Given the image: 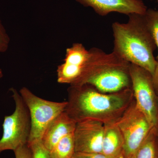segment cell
<instances>
[{
	"label": "cell",
	"mask_w": 158,
	"mask_h": 158,
	"mask_svg": "<svg viewBox=\"0 0 158 158\" xmlns=\"http://www.w3.org/2000/svg\"><path fill=\"white\" fill-rule=\"evenodd\" d=\"M144 15L158 50V9H148ZM156 59L158 61V54Z\"/></svg>",
	"instance_id": "obj_15"
},
{
	"label": "cell",
	"mask_w": 158,
	"mask_h": 158,
	"mask_svg": "<svg viewBox=\"0 0 158 158\" xmlns=\"http://www.w3.org/2000/svg\"><path fill=\"white\" fill-rule=\"evenodd\" d=\"M156 141L157 145L158 154V124L156 128Z\"/></svg>",
	"instance_id": "obj_21"
},
{
	"label": "cell",
	"mask_w": 158,
	"mask_h": 158,
	"mask_svg": "<svg viewBox=\"0 0 158 158\" xmlns=\"http://www.w3.org/2000/svg\"><path fill=\"white\" fill-rule=\"evenodd\" d=\"M72 158H107L101 153L75 152Z\"/></svg>",
	"instance_id": "obj_19"
},
{
	"label": "cell",
	"mask_w": 158,
	"mask_h": 158,
	"mask_svg": "<svg viewBox=\"0 0 158 158\" xmlns=\"http://www.w3.org/2000/svg\"><path fill=\"white\" fill-rule=\"evenodd\" d=\"M116 158H125V157L124 155H123V154H122L121 155H120L119 156H118V157Z\"/></svg>",
	"instance_id": "obj_23"
},
{
	"label": "cell",
	"mask_w": 158,
	"mask_h": 158,
	"mask_svg": "<svg viewBox=\"0 0 158 158\" xmlns=\"http://www.w3.org/2000/svg\"><path fill=\"white\" fill-rule=\"evenodd\" d=\"M128 17L127 23L116 22L112 24L113 52L130 64L146 69L152 75L158 62L154 56L157 47L144 14L134 13Z\"/></svg>",
	"instance_id": "obj_2"
},
{
	"label": "cell",
	"mask_w": 158,
	"mask_h": 158,
	"mask_svg": "<svg viewBox=\"0 0 158 158\" xmlns=\"http://www.w3.org/2000/svg\"><path fill=\"white\" fill-rule=\"evenodd\" d=\"M116 124L124 139L125 158L131 157L143 144L153 128L136 106L135 99Z\"/></svg>",
	"instance_id": "obj_7"
},
{
	"label": "cell",
	"mask_w": 158,
	"mask_h": 158,
	"mask_svg": "<svg viewBox=\"0 0 158 158\" xmlns=\"http://www.w3.org/2000/svg\"><path fill=\"white\" fill-rule=\"evenodd\" d=\"M157 105H158V97H157Z\"/></svg>",
	"instance_id": "obj_24"
},
{
	"label": "cell",
	"mask_w": 158,
	"mask_h": 158,
	"mask_svg": "<svg viewBox=\"0 0 158 158\" xmlns=\"http://www.w3.org/2000/svg\"><path fill=\"white\" fill-rule=\"evenodd\" d=\"M19 93L28 109L31 118V133L27 144L41 140L50 123L65 111L67 101L47 100L35 95L26 87L22 88Z\"/></svg>",
	"instance_id": "obj_4"
},
{
	"label": "cell",
	"mask_w": 158,
	"mask_h": 158,
	"mask_svg": "<svg viewBox=\"0 0 158 158\" xmlns=\"http://www.w3.org/2000/svg\"><path fill=\"white\" fill-rule=\"evenodd\" d=\"M3 76V73L2 70L0 69V79L2 78Z\"/></svg>",
	"instance_id": "obj_22"
},
{
	"label": "cell",
	"mask_w": 158,
	"mask_h": 158,
	"mask_svg": "<svg viewBox=\"0 0 158 158\" xmlns=\"http://www.w3.org/2000/svg\"><path fill=\"white\" fill-rule=\"evenodd\" d=\"M124 139L116 123L104 125L102 153L107 158H116L123 154Z\"/></svg>",
	"instance_id": "obj_12"
},
{
	"label": "cell",
	"mask_w": 158,
	"mask_h": 158,
	"mask_svg": "<svg viewBox=\"0 0 158 158\" xmlns=\"http://www.w3.org/2000/svg\"><path fill=\"white\" fill-rule=\"evenodd\" d=\"M10 42V37L0 19V53L5 52L8 50Z\"/></svg>",
	"instance_id": "obj_17"
},
{
	"label": "cell",
	"mask_w": 158,
	"mask_h": 158,
	"mask_svg": "<svg viewBox=\"0 0 158 158\" xmlns=\"http://www.w3.org/2000/svg\"><path fill=\"white\" fill-rule=\"evenodd\" d=\"M76 125V122L65 111L62 112L50 123L44 133L41 139L44 145L50 151L61 139L74 133Z\"/></svg>",
	"instance_id": "obj_11"
},
{
	"label": "cell",
	"mask_w": 158,
	"mask_h": 158,
	"mask_svg": "<svg viewBox=\"0 0 158 158\" xmlns=\"http://www.w3.org/2000/svg\"><path fill=\"white\" fill-rule=\"evenodd\" d=\"M158 61V60H157ZM153 83L157 96L158 97V61L155 70L152 74Z\"/></svg>",
	"instance_id": "obj_20"
},
{
	"label": "cell",
	"mask_w": 158,
	"mask_h": 158,
	"mask_svg": "<svg viewBox=\"0 0 158 158\" xmlns=\"http://www.w3.org/2000/svg\"><path fill=\"white\" fill-rule=\"evenodd\" d=\"M85 7H90L101 16L112 12L130 15L144 14L147 7L142 0H76Z\"/></svg>",
	"instance_id": "obj_10"
},
{
	"label": "cell",
	"mask_w": 158,
	"mask_h": 158,
	"mask_svg": "<svg viewBox=\"0 0 158 158\" xmlns=\"http://www.w3.org/2000/svg\"><path fill=\"white\" fill-rule=\"evenodd\" d=\"M65 112L77 123L86 120L116 123L134 101L132 88L114 93L100 92L86 84L68 89Z\"/></svg>",
	"instance_id": "obj_1"
},
{
	"label": "cell",
	"mask_w": 158,
	"mask_h": 158,
	"mask_svg": "<svg viewBox=\"0 0 158 158\" xmlns=\"http://www.w3.org/2000/svg\"><path fill=\"white\" fill-rule=\"evenodd\" d=\"M13 152L15 158H31V150L27 144L19 147Z\"/></svg>",
	"instance_id": "obj_18"
},
{
	"label": "cell",
	"mask_w": 158,
	"mask_h": 158,
	"mask_svg": "<svg viewBox=\"0 0 158 158\" xmlns=\"http://www.w3.org/2000/svg\"><path fill=\"white\" fill-rule=\"evenodd\" d=\"M91 52L81 43H74L66 49L63 63L57 69V81L75 86L78 85L90 61Z\"/></svg>",
	"instance_id": "obj_8"
},
{
	"label": "cell",
	"mask_w": 158,
	"mask_h": 158,
	"mask_svg": "<svg viewBox=\"0 0 158 158\" xmlns=\"http://www.w3.org/2000/svg\"><path fill=\"white\" fill-rule=\"evenodd\" d=\"M130 158H158L156 128H153L143 144Z\"/></svg>",
	"instance_id": "obj_13"
},
{
	"label": "cell",
	"mask_w": 158,
	"mask_h": 158,
	"mask_svg": "<svg viewBox=\"0 0 158 158\" xmlns=\"http://www.w3.org/2000/svg\"><path fill=\"white\" fill-rule=\"evenodd\" d=\"M129 73L136 106L147 117L153 127L158 124L157 96L149 72L138 65L130 64Z\"/></svg>",
	"instance_id": "obj_6"
},
{
	"label": "cell",
	"mask_w": 158,
	"mask_h": 158,
	"mask_svg": "<svg viewBox=\"0 0 158 158\" xmlns=\"http://www.w3.org/2000/svg\"><path fill=\"white\" fill-rule=\"evenodd\" d=\"M104 124L93 120L77 123L74 132L75 152L102 153Z\"/></svg>",
	"instance_id": "obj_9"
},
{
	"label": "cell",
	"mask_w": 158,
	"mask_h": 158,
	"mask_svg": "<svg viewBox=\"0 0 158 158\" xmlns=\"http://www.w3.org/2000/svg\"><path fill=\"white\" fill-rule=\"evenodd\" d=\"M27 145L31 150V158H52L50 151L44 145L41 140L33 141Z\"/></svg>",
	"instance_id": "obj_16"
},
{
	"label": "cell",
	"mask_w": 158,
	"mask_h": 158,
	"mask_svg": "<svg viewBox=\"0 0 158 158\" xmlns=\"http://www.w3.org/2000/svg\"><path fill=\"white\" fill-rule=\"evenodd\" d=\"M75 152L74 133L61 139L50 151L52 158H72Z\"/></svg>",
	"instance_id": "obj_14"
},
{
	"label": "cell",
	"mask_w": 158,
	"mask_h": 158,
	"mask_svg": "<svg viewBox=\"0 0 158 158\" xmlns=\"http://www.w3.org/2000/svg\"><path fill=\"white\" fill-rule=\"evenodd\" d=\"M15 110L11 115L5 116L3 123V134L0 139V153L6 150L14 151L27 144L31 129L28 109L19 92L11 88Z\"/></svg>",
	"instance_id": "obj_3"
},
{
	"label": "cell",
	"mask_w": 158,
	"mask_h": 158,
	"mask_svg": "<svg viewBox=\"0 0 158 158\" xmlns=\"http://www.w3.org/2000/svg\"><path fill=\"white\" fill-rule=\"evenodd\" d=\"M130 63L117 56L98 69L85 85L103 93H114L132 88Z\"/></svg>",
	"instance_id": "obj_5"
}]
</instances>
